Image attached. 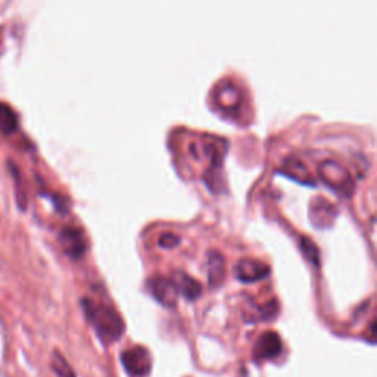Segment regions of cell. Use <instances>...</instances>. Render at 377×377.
Instances as JSON below:
<instances>
[{
	"instance_id": "obj_1",
	"label": "cell",
	"mask_w": 377,
	"mask_h": 377,
	"mask_svg": "<svg viewBox=\"0 0 377 377\" xmlns=\"http://www.w3.org/2000/svg\"><path fill=\"white\" fill-rule=\"evenodd\" d=\"M81 307L103 344H112L122 336L125 326L117 311L105 305H96L90 299H81Z\"/></svg>"
},
{
	"instance_id": "obj_2",
	"label": "cell",
	"mask_w": 377,
	"mask_h": 377,
	"mask_svg": "<svg viewBox=\"0 0 377 377\" xmlns=\"http://www.w3.org/2000/svg\"><path fill=\"white\" fill-rule=\"evenodd\" d=\"M319 176L329 186L331 191L341 196H352L355 186L349 173L336 161H323L319 165Z\"/></svg>"
},
{
	"instance_id": "obj_3",
	"label": "cell",
	"mask_w": 377,
	"mask_h": 377,
	"mask_svg": "<svg viewBox=\"0 0 377 377\" xmlns=\"http://www.w3.org/2000/svg\"><path fill=\"white\" fill-rule=\"evenodd\" d=\"M121 363L130 376L146 377L152 370L151 352L143 346H134L121 354Z\"/></svg>"
},
{
	"instance_id": "obj_4",
	"label": "cell",
	"mask_w": 377,
	"mask_h": 377,
	"mask_svg": "<svg viewBox=\"0 0 377 377\" xmlns=\"http://www.w3.org/2000/svg\"><path fill=\"white\" fill-rule=\"evenodd\" d=\"M148 289L151 295L164 307L176 308L179 298L177 283L166 277H152L148 282Z\"/></svg>"
},
{
	"instance_id": "obj_5",
	"label": "cell",
	"mask_w": 377,
	"mask_h": 377,
	"mask_svg": "<svg viewBox=\"0 0 377 377\" xmlns=\"http://www.w3.org/2000/svg\"><path fill=\"white\" fill-rule=\"evenodd\" d=\"M59 245L64 249V253L73 258L80 260L87 250V242L85 238V233L78 228L67 227L60 232L59 235Z\"/></svg>"
},
{
	"instance_id": "obj_6",
	"label": "cell",
	"mask_w": 377,
	"mask_h": 377,
	"mask_svg": "<svg viewBox=\"0 0 377 377\" xmlns=\"http://www.w3.org/2000/svg\"><path fill=\"white\" fill-rule=\"evenodd\" d=\"M270 275V267L261 261L243 258L235 265V276L242 283H255Z\"/></svg>"
},
{
	"instance_id": "obj_7",
	"label": "cell",
	"mask_w": 377,
	"mask_h": 377,
	"mask_svg": "<svg viewBox=\"0 0 377 377\" xmlns=\"http://www.w3.org/2000/svg\"><path fill=\"white\" fill-rule=\"evenodd\" d=\"M282 354V341L276 331L262 333L254 348L255 361L275 360Z\"/></svg>"
},
{
	"instance_id": "obj_8",
	"label": "cell",
	"mask_w": 377,
	"mask_h": 377,
	"mask_svg": "<svg viewBox=\"0 0 377 377\" xmlns=\"http://www.w3.org/2000/svg\"><path fill=\"white\" fill-rule=\"evenodd\" d=\"M336 211L330 202L323 198H319L311 205V221L316 227H329L330 220H334Z\"/></svg>"
},
{
	"instance_id": "obj_9",
	"label": "cell",
	"mask_w": 377,
	"mask_h": 377,
	"mask_svg": "<svg viewBox=\"0 0 377 377\" xmlns=\"http://www.w3.org/2000/svg\"><path fill=\"white\" fill-rule=\"evenodd\" d=\"M225 279V261L217 250L208 255V280L209 286L217 289Z\"/></svg>"
},
{
	"instance_id": "obj_10",
	"label": "cell",
	"mask_w": 377,
	"mask_h": 377,
	"mask_svg": "<svg viewBox=\"0 0 377 377\" xmlns=\"http://www.w3.org/2000/svg\"><path fill=\"white\" fill-rule=\"evenodd\" d=\"M18 129V117L9 105L0 102V133L9 136Z\"/></svg>"
},
{
	"instance_id": "obj_11",
	"label": "cell",
	"mask_w": 377,
	"mask_h": 377,
	"mask_svg": "<svg viewBox=\"0 0 377 377\" xmlns=\"http://www.w3.org/2000/svg\"><path fill=\"white\" fill-rule=\"evenodd\" d=\"M180 292L181 295L187 299V301H196L201 293H202V286L198 280H195L191 276H183L181 283H180Z\"/></svg>"
},
{
	"instance_id": "obj_12",
	"label": "cell",
	"mask_w": 377,
	"mask_h": 377,
	"mask_svg": "<svg viewBox=\"0 0 377 377\" xmlns=\"http://www.w3.org/2000/svg\"><path fill=\"white\" fill-rule=\"evenodd\" d=\"M52 370L58 377H77L73 367L58 351L52 355Z\"/></svg>"
},
{
	"instance_id": "obj_13",
	"label": "cell",
	"mask_w": 377,
	"mask_h": 377,
	"mask_svg": "<svg viewBox=\"0 0 377 377\" xmlns=\"http://www.w3.org/2000/svg\"><path fill=\"white\" fill-rule=\"evenodd\" d=\"M301 249L304 257L314 264V267H320V253L319 248L314 245V242L309 238H302L301 239Z\"/></svg>"
},
{
	"instance_id": "obj_14",
	"label": "cell",
	"mask_w": 377,
	"mask_h": 377,
	"mask_svg": "<svg viewBox=\"0 0 377 377\" xmlns=\"http://www.w3.org/2000/svg\"><path fill=\"white\" fill-rule=\"evenodd\" d=\"M180 243V238L173 233H165L159 238V246L165 249H173Z\"/></svg>"
}]
</instances>
